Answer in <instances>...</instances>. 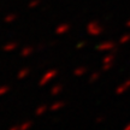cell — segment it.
<instances>
[{
  "label": "cell",
  "instance_id": "3",
  "mask_svg": "<svg viewBox=\"0 0 130 130\" xmlns=\"http://www.w3.org/2000/svg\"><path fill=\"white\" fill-rule=\"evenodd\" d=\"M87 32H88L90 36H98L102 32V28L99 25L98 23H89L87 27Z\"/></svg>",
  "mask_w": 130,
  "mask_h": 130
},
{
  "label": "cell",
  "instance_id": "6",
  "mask_svg": "<svg viewBox=\"0 0 130 130\" xmlns=\"http://www.w3.org/2000/svg\"><path fill=\"white\" fill-rule=\"evenodd\" d=\"M63 92V84H60V83H58V84H54L53 87L51 88V95L52 96H58L59 94Z\"/></svg>",
  "mask_w": 130,
  "mask_h": 130
},
{
  "label": "cell",
  "instance_id": "7",
  "mask_svg": "<svg viewBox=\"0 0 130 130\" xmlns=\"http://www.w3.org/2000/svg\"><path fill=\"white\" fill-rule=\"evenodd\" d=\"M29 74H30V69H29V68H23V69H21L18 72H17V78L18 79L27 78L29 76Z\"/></svg>",
  "mask_w": 130,
  "mask_h": 130
},
{
  "label": "cell",
  "instance_id": "9",
  "mask_svg": "<svg viewBox=\"0 0 130 130\" xmlns=\"http://www.w3.org/2000/svg\"><path fill=\"white\" fill-rule=\"evenodd\" d=\"M87 68L86 66H79V68H76L74 70V76L75 77H82L84 75L87 74Z\"/></svg>",
  "mask_w": 130,
  "mask_h": 130
},
{
  "label": "cell",
  "instance_id": "2",
  "mask_svg": "<svg viewBox=\"0 0 130 130\" xmlns=\"http://www.w3.org/2000/svg\"><path fill=\"white\" fill-rule=\"evenodd\" d=\"M96 50L100 52H111L113 50H116V43L113 41H110V40L102 41L96 46Z\"/></svg>",
  "mask_w": 130,
  "mask_h": 130
},
{
  "label": "cell",
  "instance_id": "11",
  "mask_svg": "<svg viewBox=\"0 0 130 130\" xmlns=\"http://www.w3.org/2000/svg\"><path fill=\"white\" fill-rule=\"evenodd\" d=\"M32 52H34V48L31 46H25L21 51V57L22 58H28L30 54H32Z\"/></svg>",
  "mask_w": 130,
  "mask_h": 130
},
{
  "label": "cell",
  "instance_id": "12",
  "mask_svg": "<svg viewBox=\"0 0 130 130\" xmlns=\"http://www.w3.org/2000/svg\"><path fill=\"white\" fill-rule=\"evenodd\" d=\"M50 107H47V105H40V106L36 107V110H35V116H43L45 113L47 112Z\"/></svg>",
  "mask_w": 130,
  "mask_h": 130
},
{
  "label": "cell",
  "instance_id": "1",
  "mask_svg": "<svg viewBox=\"0 0 130 130\" xmlns=\"http://www.w3.org/2000/svg\"><path fill=\"white\" fill-rule=\"evenodd\" d=\"M58 74H59V71H58L57 69L47 70L46 72L42 75V77L40 78V81H39V86H40V87H45V86H47L52 79L56 78L57 76H58Z\"/></svg>",
  "mask_w": 130,
  "mask_h": 130
},
{
  "label": "cell",
  "instance_id": "22",
  "mask_svg": "<svg viewBox=\"0 0 130 130\" xmlns=\"http://www.w3.org/2000/svg\"><path fill=\"white\" fill-rule=\"evenodd\" d=\"M123 130H130V123H128V124L123 128Z\"/></svg>",
  "mask_w": 130,
  "mask_h": 130
},
{
  "label": "cell",
  "instance_id": "5",
  "mask_svg": "<svg viewBox=\"0 0 130 130\" xmlns=\"http://www.w3.org/2000/svg\"><path fill=\"white\" fill-rule=\"evenodd\" d=\"M30 128H31V122H24V123L11 126L9 130H29Z\"/></svg>",
  "mask_w": 130,
  "mask_h": 130
},
{
  "label": "cell",
  "instance_id": "8",
  "mask_svg": "<svg viewBox=\"0 0 130 130\" xmlns=\"http://www.w3.org/2000/svg\"><path fill=\"white\" fill-rule=\"evenodd\" d=\"M65 106V102L64 101H57V102H53L51 106H50V111L52 112H57L59 111V110H61L63 107Z\"/></svg>",
  "mask_w": 130,
  "mask_h": 130
},
{
  "label": "cell",
  "instance_id": "18",
  "mask_svg": "<svg viewBox=\"0 0 130 130\" xmlns=\"http://www.w3.org/2000/svg\"><path fill=\"white\" fill-rule=\"evenodd\" d=\"M113 66V63H107V64H102V71H108Z\"/></svg>",
  "mask_w": 130,
  "mask_h": 130
},
{
  "label": "cell",
  "instance_id": "23",
  "mask_svg": "<svg viewBox=\"0 0 130 130\" xmlns=\"http://www.w3.org/2000/svg\"><path fill=\"white\" fill-rule=\"evenodd\" d=\"M126 27H128V28H130V21L128 22V23H126Z\"/></svg>",
  "mask_w": 130,
  "mask_h": 130
},
{
  "label": "cell",
  "instance_id": "10",
  "mask_svg": "<svg viewBox=\"0 0 130 130\" xmlns=\"http://www.w3.org/2000/svg\"><path fill=\"white\" fill-rule=\"evenodd\" d=\"M17 48H18V43H17V42H7L3 50H4L5 52H13V51H16Z\"/></svg>",
  "mask_w": 130,
  "mask_h": 130
},
{
  "label": "cell",
  "instance_id": "14",
  "mask_svg": "<svg viewBox=\"0 0 130 130\" xmlns=\"http://www.w3.org/2000/svg\"><path fill=\"white\" fill-rule=\"evenodd\" d=\"M115 58L116 56L113 53H107L106 56L102 58V64H107V63H113L115 61Z\"/></svg>",
  "mask_w": 130,
  "mask_h": 130
},
{
  "label": "cell",
  "instance_id": "13",
  "mask_svg": "<svg viewBox=\"0 0 130 130\" xmlns=\"http://www.w3.org/2000/svg\"><path fill=\"white\" fill-rule=\"evenodd\" d=\"M69 29H70V27L68 24H60V25L56 29V32L58 35H64V34H66V32L69 31Z\"/></svg>",
  "mask_w": 130,
  "mask_h": 130
},
{
  "label": "cell",
  "instance_id": "17",
  "mask_svg": "<svg viewBox=\"0 0 130 130\" xmlns=\"http://www.w3.org/2000/svg\"><path fill=\"white\" fill-rule=\"evenodd\" d=\"M10 92L9 86H0V96H4L5 94H7Z\"/></svg>",
  "mask_w": 130,
  "mask_h": 130
},
{
  "label": "cell",
  "instance_id": "20",
  "mask_svg": "<svg viewBox=\"0 0 130 130\" xmlns=\"http://www.w3.org/2000/svg\"><path fill=\"white\" fill-rule=\"evenodd\" d=\"M104 121H105V117L104 116H99V117H96V119H95L96 123H102Z\"/></svg>",
  "mask_w": 130,
  "mask_h": 130
},
{
  "label": "cell",
  "instance_id": "21",
  "mask_svg": "<svg viewBox=\"0 0 130 130\" xmlns=\"http://www.w3.org/2000/svg\"><path fill=\"white\" fill-rule=\"evenodd\" d=\"M13 19H14L13 16H10V17H7V18H6V21H7V22H12Z\"/></svg>",
  "mask_w": 130,
  "mask_h": 130
},
{
  "label": "cell",
  "instance_id": "16",
  "mask_svg": "<svg viewBox=\"0 0 130 130\" xmlns=\"http://www.w3.org/2000/svg\"><path fill=\"white\" fill-rule=\"evenodd\" d=\"M100 78V72H93V74L90 75V77H89V82L90 83H94V82H96L98 79Z\"/></svg>",
  "mask_w": 130,
  "mask_h": 130
},
{
  "label": "cell",
  "instance_id": "15",
  "mask_svg": "<svg viewBox=\"0 0 130 130\" xmlns=\"http://www.w3.org/2000/svg\"><path fill=\"white\" fill-rule=\"evenodd\" d=\"M130 41V34H125V35H123V36L119 39V45H125L128 42Z\"/></svg>",
  "mask_w": 130,
  "mask_h": 130
},
{
  "label": "cell",
  "instance_id": "4",
  "mask_svg": "<svg viewBox=\"0 0 130 130\" xmlns=\"http://www.w3.org/2000/svg\"><path fill=\"white\" fill-rule=\"evenodd\" d=\"M129 89H130V78H128L116 88V94L117 95H122V94H124L125 92H128Z\"/></svg>",
  "mask_w": 130,
  "mask_h": 130
},
{
  "label": "cell",
  "instance_id": "19",
  "mask_svg": "<svg viewBox=\"0 0 130 130\" xmlns=\"http://www.w3.org/2000/svg\"><path fill=\"white\" fill-rule=\"evenodd\" d=\"M86 46H87V42H86V41H81V42H78V43L76 45V48H77V50H82V48H84Z\"/></svg>",
  "mask_w": 130,
  "mask_h": 130
}]
</instances>
